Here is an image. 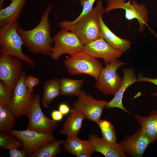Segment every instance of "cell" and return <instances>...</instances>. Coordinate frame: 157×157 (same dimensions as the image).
I'll return each instance as SVG.
<instances>
[{
	"instance_id": "cell-20",
	"label": "cell",
	"mask_w": 157,
	"mask_h": 157,
	"mask_svg": "<svg viewBox=\"0 0 157 157\" xmlns=\"http://www.w3.org/2000/svg\"><path fill=\"white\" fill-rule=\"evenodd\" d=\"M27 0H10V5L0 10V26L18 20Z\"/></svg>"
},
{
	"instance_id": "cell-37",
	"label": "cell",
	"mask_w": 157,
	"mask_h": 157,
	"mask_svg": "<svg viewBox=\"0 0 157 157\" xmlns=\"http://www.w3.org/2000/svg\"><path fill=\"white\" fill-rule=\"evenodd\" d=\"M151 95L157 97V92H154L151 94Z\"/></svg>"
},
{
	"instance_id": "cell-32",
	"label": "cell",
	"mask_w": 157,
	"mask_h": 157,
	"mask_svg": "<svg viewBox=\"0 0 157 157\" xmlns=\"http://www.w3.org/2000/svg\"><path fill=\"white\" fill-rule=\"evenodd\" d=\"M137 78L138 81L148 82L157 86V78H153L143 76L142 74H140L138 75Z\"/></svg>"
},
{
	"instance_id": "cell-36",
	"label": "cell",
	"mask_w": 157,
	"mask_h": 157,
	"mask_svg": "<svg viewBox=\"0 0 157 157\" xmlns=\"http://www.w3.org/2000/svg\"><path fill=\"white\" fill-rule=\"evenodd\" d=\"M151 32L157 39V33L153 30L151 31Z\"/></svg>"
},
{
	"instance_id": "cell-15",
	"label": "cell",
	"mask_w": 157,
	"mask_h": 157,
	"mask_svg": "<svg viewBox=\"0 0 157 157\" xmlns=\"http://www.w3.org/2000/svg\"><path fill=\"white\" fill-rule=\"evenodd\" d=\"M83 51L94 57L103 59L106 64L118 59L123 53L110 45L101 37L84 45Z\"/></svg>"
},
{
	"instance_id": "cell-35",
	"label": "cell",
	"mask_w": 157,
	"mask_h": 157,
	"mask_svg": "<svg viewBox=\"0 0 157 157\" xmlns=\"http://www.w3.org/2000/svg\"><path fill=\"white\" fill-rule=\"evenodd\" d=\"M5 0H0V9L3 8Z\"/></svg>"
},
{
	"instance_id": "cell-12",
	"label": "cell",
	"mask_w": 157,
	"mask_h": 157,
	"mask_svg": "<svg viewBox=\"0 0 157 157\" xmlns=\"http://www.w3.org/2000/svg\"><path fill=\"white\" fill-rule=\"evenodd\" d=\"M78 97L77 100L72 104L74 108L82 113L86 119L98 124L107 101L97 100L83 90Z\"/></svg>"
},
{
	"instance_id": "cell-21",
	"label": "cell",
	"mask_w": 157,
	"mask_h": 157,
	"mask_svg": "<svg viewBox=\"0 0 157 157\" xmlns=\"http://www.w3.org/2000/svg\"><path fill=\"white\" fill-rule=\"evenodd\" d=\"M136 121L141 126L142 130L153 140H157V110H152L147 117L138 115L134 116Z\"/></svg>"
},
{
	"instance_id": "cell-26",
	"label": "cell",
	"mask_w": 157,
	"mask_h": 157,
	"mask_svg": "<svg viewBox=\"0 0 157 157\" xmlns=\"http://www.w3.org/2000/svg\"><path fill=\"white\" fill-rule=\"evenodd\" d=\"M96 0H80V5L83 7L82 11L76 19L72 21L64 20L58 23L61 30L69 31L70 28L75 24L88 14L92 10Z\"/></svg>"
},
{
	"instance_id": "cell-33",
	"label": "cell",
	"mask_w": 157,
	"mask_h": 157,
	"mask_svg": "<svg viewBox=\"0 0 157 157\" xmlns=\"http://www.w3.org/2000/svg\"><path fill=\"white\" fill-rule=\"evenodd\" d=\"M53 120L55 121H59L62 120L63 115L59 110H54L51 114Z\"/></svg>"
},
{
	"instance_id": "cell-17",
	"label": "cell",
	"mask_w": 157,
	"mask_h": 157,
	"mask_svg": "<svg viewBox=\"0 0 157 157\" xmlns=\"http://www.w3.org/2000/svg\"><path fill=\"white\" fill-rule=\"evenodd\" d=\"M88 140L93 145L94 151L100 153L106 157H127L119 143L115 144L108 143L95 134L89 135Z\"/></svg>"
},
{
	"instance_id": "cell-24",
	"label": "cell",
	"mask_w": 157,
	"mask_h": 157,
	"mask_svg": "<svg viewBox=\"0 0 157 157\" xmlns=\"http://www.w3.org/2000/svg\"><path fill=\"white\" fill-rule=\"evenodd\" d=\"M62 140H55L44 144L30 155L29 157H55L61 152Z\"/></svg>"
},
{
	"instance_id": "cell-8",
	"label": "cell",
	"mask_w": 157,
	"mask_h": 157,
	"mask_svg": "<svg viewBox=\"0 0 157 157\" xmlns=\"http://www.w3.org/2000/svg\"><path fill=\"white\" fill-rule=\"evenodd\" d=\"M74 33L84 45L92 42L101 37L95 7L69 30Z\"/></svg>"
},
{
	"instance_id": "cell-25",
	"label": "cell",
	"mask_w": 157,
	"mask_h": 157,
	"mask_svg": "<svg viewBox=\"0 0 157 157\" xmlns=\"http://www.w3.org/2000/svg\"><path fill=\"white\" fill-rule=\"evenodd\" d=\"M16 118L10 108L0 104V133H10L15 126Z\"/></svg>"
},
{
	"instance_id": "cell-4",
	"label": "cell",
	"mask_w": 157,
	"mask_h": 157,
	"mask_svg": "<svg viewBox=\"0 0 157 157\" xmlns=\"http://www.w3.org/2000/svg\"><path fill=\"white\" fill-rule=\"evenodd\" d=\"M70 31L61 30L54 36L50 56L52 60H57L64 54L71 56L83 51L84 44L74 33Z\"/></svg>"
},
{
	"instance_id": "cell-5",
	"label": "cell",
	"mask_w": 157,
	"mask_h": 157,
	"mask_svg": "<svg viewBox=\"0 0 157 157\" xmlns=\"http://www.w3.org/2000/svg\"><path fill=\"white\" fill-rule=\"evenodd\" d=\"M107 0V5L104 9L105 13H108L115 9H123L125 11V17L128 20L137 19L139 24L138 31L143 32L145 26H148V11L145 5L139 3L134 0Z\"/></svg>"
},
{
	"instance_id": "cell-31",
	"label": "cell",
	"mask_w": 157,
	"mask_h": 157,
	"mask_svg": "<svg viewBox=\"0 0 157 157\" xmlns=\"http://www.w3.org/2000/svg\"><path fill=\"white\" fill-rule=\"evenodd\" d=\"M10 157H26L27 156L24 150L13 149L9 150Z\"/></svg>"
},
{
	"instance_id": "cell-29",
	"label": "cell",
	"mask_w": 157,
	"mask_h": 157,
	"mask_svg": "<svg viewBox=\"0 0 157 157\" xmlns=\"http://www.w3.org/2000/svg\"><path fill=\"white\" fill-rule=\"evenodd\" d=\"M13 95L6 84L0 80V104L10 108Z\"/></svg>"
},
{
	"instance_id": "cell-27",
	"label": "cell",
	"mask_w": 157,
	"mask_h": 157,
	"mask_svg": "<svg viewBox=\"0 0 157 157\" xmlns=\"http://www.w3.org/2000/svg\"><path fill=\"white\" fill-rule=\"evenodd\" d=\"M102 135V139L108 143L115 144L117 142L116 133L114 126L110 122L100 119L98 124Z\"/></svg>"
},
{
	"instance_id": "cell-7",
	"label": "cell",
	"mask_w": 157,
	"mask_h": 157,
	"mask_svg": "<svg viewBox=\"0 0 157 157\" xmlns=\"http://www.w3.org/2000/svg\"><path fill=\"white\" fill-rule=\"evenodd\" d=\"M40 95L34 94L27 116L29 122L26 129L43 133H52L58 122L47 117L43 113L40 104Z\"/></svg>"
},
{
	"instance_id": "cell-16",
	"label": "cell",
	"mask_w": 157,
	"mask_h": 157,
	"mask_svg": "<svg viewBox=\"0 0 157 157\" xmlns=\"http://www.w3.org/2000/svg\"><path fill=\"white\" fill-rule=\"evenodd\" d=\"M123 72L124 76L121 85L113 98L108 102L105 107L106 109L117 108L129 113V111L123 106L122 103L123 95L125 90L130 85L138 81L134 71L131 68H125L123 69Z\"/></svg>"
},
{
	"instance_id": "cell-22",
	"label": "cell",
	"mask_w": 157,
	"mask_h": 157,
	"mask_svg": "<svg viewBox=\"0 0 157 157\" xmlns=\"http://www.w3.org/2000/svg\"><path fill=\"white\" fill-rule=\"evenodd\" d=\"M43 95L41 104L48 108L54 99L61 95L60 79L55 78L45 81L43 85Z\"/></svg>"
},
{
	"instance_id": "cell-30",
	"label": "cell",
	"mask_w": 157,
	"mask_h": 157,
	"mask_svg": "<svg viewBox=\"0 0 157 157\" xmlns=\"http://www.w3.org/2000/svg\"><path fill=\"white\" fill-rule=\"evenodd\" d=\"M39 83L38 79L32 75L27 76L26 78L25 84L30 92L34 90V87L38 85Z\"/></svg>"
},
{
	"instance_id": "cell-18",
	"label": "cell",
	"mask_w": 157,
	"mask_h": 157,
	"mask_svg": "<svg viewBox=\"0 0 157 157\" xmlns=\"http://www.w3.org/2000/svg\"><path fill=\"white\" fill-rule=\"evenodd\" d=\"M63 144L66 151L77 157H91L94 152L93 145L88 140H82L78 137L67 139Z\"/></svg>"
},
{
	"instance_id": "cell-14",
	"label": "cell",
	"mask_w": 157,
	"mask_h": 157,
	"mask_svg": "<svg viewBox=\"0 0 157 157\" xmlns=\"http://www.w3.org/2000/svg\"><path fill=\"white\" fill-rule=\"evenodd\" d=\"M95 7L99 23L101 37L111 46L123 53L128 51L131 47V42L117 36L104 22L103 17L105 11L103 6L102 1H98Z\"/></svg>"
},
{
	"instance_id": "cell-2",
	"label": "cell",
	"mask_w": 157,
	"mask_h": 157,
	"mask_svg": "<svg viewBox=\"0 0 157 157\" xmlns=\"http://www.w3.org/2000/svg\"><path fill=\"white\" fill-rule=\"evenodd\" d=\"M19 24L17 20L0 26V53L16 57L33 68V60L22 51L23 43L17 31Z\"/></svg>"
},
{
	"instance_id": "cell-3",
	"label": "cell",
	"mask_w": 157,
	"mask_h": 157,
	"mask_svg": "<svg viewBox=\"0 0 157 157\" xmlns=\"http://www.w3.org/2000/svg\"><path fill=\"white\" fill-rule=\"evenodd\" d=\"M64 63L70 75L87 74L96 80L104 68L97 58L83 51L71 55Z\"/></svg>"
},
{
	"instance_id": "cell-9",
	"label": "cell",
	"mask_w": 157,
	"mask_h": 157,
	"mask_svg": "<svg viewBox=\"0 0 157 157\" xmlns=\"http://www.w3.org/2000/svg\"><path fill=\"white\" fill-rule=\"evenodd\" d=\"M21 60L14 56L0 54V79L12 92L24 72Z\"/></svg>"
},
{
	"instance_id": "cell-34",
	"label": "cell",
	"mask_w": 157,
	"mask_h": 157,
	"mask_svg": "<svg viewBox=\"0 0 157 157\" xmlns=\"http://www.w3.org/2000/svg\"><path fill=\"white\" fill-rule=\"evenodd\" d=\"M70 108L67 105L64 104H60L59 108V110L63 115L67 114L70 111Z\"/></svg>"
},
{
	"instance_id": "cell-10",
	"label": "cell",
	"mask_w": 157,
	"mask_h": 157,
	"mask_svg": "<svg viewBox=\"0 0 157 157\" xmlns=\"http://www.w3.org/2000/svg\"><path fill=\"white\" fill-rule=\"evenodd\" d=\"M27 76L26 73L24 72L13 92L10 109L17 119L27 116L34 94V90L30 92L26 86L25 80Z\"/></svg>"
},
{
	"instance_id": "cell-1",
	"label": "cell",
	"mask_w": 157,
	"mask_h": 157,
	"mask_svg": "<svg viewBox=\"0 0 157 157\" xmlns=\"http://www.w3.org/2000/svg\"><path fill=\"white\" fill-rule=\"evenodd\" d=\"M51 8V5L46 8L40 17V23L34 28L26 30L19 26L17 28L23 45L33 54L50 55L53 43L51 35L52 26L49 20Z\"/></svg>"
},
{
	"instance_id": "cell-11",
	"label": "cell",
	"mask_w": 157,
	"mask_h": 157,
	"mask_svg": "<svg viewBox=\"0 0 157 157\" xmlns=\"http://www.w3.org/2000/svg\"><path fill=\"white\" fill-rule=\"evenodd\" d=\"M10 134L22 143V149L28 156L46 144L56 139L52 133H43L27 129L12 130Z\"/></svg>"
},
{
	"instance_id": "cell-23",
	"label": "cell",
	"mask_w": 157,
	"mask_h": 157,
	"mask_svg": "<svg viewBox=\"0 0 157 157\" xmlns=\"http://www.w3.org/2000/svg\"><path fill=\"white\" fill-rule=\"evenodd\" d=\"M85 79L74 80L66 77L60 79L61 95L78 97L82 91Z\"/></svg>"
},
{
	"instance_id": "cell-19",
	"label": "cell",
	"mask_w": 157,
	"mask_h": 157,
	"mask_svg": "<svg viewBox=\"0 0 157 157\" xmlns=\"http://www.w3.org/2000/svg\"><path fill=\"white\" fill-rule=\"evenodd\" d=\"M70 112L60 131L61 133L66 135L67 139L78 137L83 120L86 118L82 113L74 108L70 110Z\"/></svg>"
},
{
	"instance_id": "cell-28",
	"label": "cell",
	"mask_w": 157,
	"mask_h": 157,
	"mask_svg": "<svg viewBox=\"0 0 157 157\" xmlns=\"http://www.w3.org/2000/svg\"><path fill=\"white\" fill-rule=\"evenodd\" d=\"M9 133H0V147L5 150L19 149L22 147L21 142Z\"/></svg>"
},
{
	"instance_id": "cell-13",
	"label": "cell",
	"mask_w": 157,
	"mask_h": 157,
	"mask_svg": "<svg viewBox=\"0 0 157 157\" xmlns=\"http://www.w3.org/2000/svg\"><path fill=\"white\" fill-rule=\"evenodd\" d=\"M153 140L142 129L141 127L133 135H127L119 143L125 153L132 157H141L148 146Z\"/></svg>"
},
{
	"instance_id": "cell-6",
	"label": "cell",
	"mask_w": 157,
	"mask_h": 157,
	"mask_svg": "<svg viewBox=\"0 0 157 157\" xmlns=\"http://www.w3.org/2000/svg\"><path fill=\"white\" fill-rule=\"evenodd\" d=\"M124 64L117 59L106 64V66L97 80L94 87L104 95H115L122 81L117 73V70Z\"/></svg>"
}]
</instances>
